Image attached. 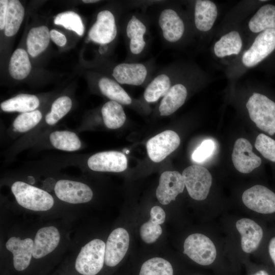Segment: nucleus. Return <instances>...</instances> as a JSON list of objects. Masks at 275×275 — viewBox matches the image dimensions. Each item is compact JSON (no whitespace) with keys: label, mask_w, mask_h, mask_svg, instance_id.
Returning <instances> with one entry per match:
<instances>
[{"label":"nucleus","mask_w":275,"mask_h":275,"mask_svg":"<svg viewBox=\"0 0 275 275\" xmlns=\"http://www.w3.org/2000/svg\"><path fill=\"white\" fill-rule=\"evenodd\" d=\"M147 20L139 14H131L124 20V37L129 56V62L141 57L147 49L145 36L148 31Z\"/></svg>","instance_id":"nucleus-1"},{"label":"nucleus","mask_w":275,"mask_h":275,"mask_svg":"<svg viewBox=\"0 0 275 275\" xmlns=\"http://www.w3.org/2000/svg\"><path fill=\"white\" fill-rule=\"evenodd\" d=\"M155 22L163 43L175 44L183 37L185 26L177 11L167 3L158 5L154 16Z\"/></svg>","instance_id":"nucleus-2"},{"label":"nucleus","mask_w":275,"mask_h":275,"mask_svg":"<svg viewBox=\"0 0 275 275\" xmlns=\"http://www.w3.org/2000/svg\"><path fill=\"white\" fill-rule=\"evenodd\" d=\"M246 106L257 127L270 135L275 134V102L267 96L254 93Z\"/></svg>","instance_id":"nucleus-3"},{"label":"nucleus","mask_w":275,"mask_h":275,"mask_svg":"<svg viewBox=\"0 0 275 275\" xmlns=\"http://www.w3.org/2000/svg\"><path fill=\"white\" fill-rule=\"evenodd\" d=\"M11 190L19 205L33 211H44L53 206L54 200L47 191L22 181H16Z\"/></svg>","instance_id":"nucleus-4"},{"label":"nucleus","mask_w":275,"mask_h":275,"mask_svg":"<svg viewBox=\"0 0 275 275\" xmlns=\"http://www.w3.org/2000/svg\"><path fill=\"white\" fill-rule=\"evenodd\" d=\"M105 243L94 239L84 245L75 261V268L82 275H96L102 268L104 262Z\"/></svg>","instance_id":"nucleus-5"},{"label":"nucleus","mask_w":275,"mask_h":275,"mask_svg":"<svg viewBox=\"0 0 275 275\" xmlns=\"http://www.w3.org/2000/svg\"><path fill=\"white\" fill-rule=\"evenodd\" d=\"M153 63L151 62H124L116 65L112 76L122 85L141 86L153 77Z\"/></svg>","instance_id":"nucleus-6"},{"label":"nucleus","mask_w":275,"mask_h":275,"mask_svg":"<svg viewBox=\"0 0 275 275\" xmlns=\"http://www.w3.org/2000/svg\"><path fill=\"white\" fill-rule=\"evenodd\" d=\"M183 248V253L200 265H209L216 257V250L213 242L200 233L189 235L184 241Z\"/></svg>","instance_id":"nucleus-7"},{"label":"nucleus","mask_w":275,"mask_h":275,"mask_svg":"<svg viewBox=\"0 0 275 275\" xmlns=\"http://www.w3.org/2000/svg\"><path fill=\"white\" fill-rule=\"evenodd\" d=\"M185 186L190 197L197 201L205 200L212 184V176L204 167L193 165L182 172Z\"/></svg>","instance_id":"nucleus-8"},{"label":"nucleus","mask_w":275,"mask_h":275,"mask_svg":"<svg viewBox=\"0 0 275 275\" xmlns=\"http://www.w3.org/2000/svg\"><path fill=\"white\" fill-rule=\"evenodd\" d=\"M275 49V30L261 32L256 37L250 48L242 57L243 64L247 67L256 66Z\"/></svg>","instance_id":"nucleus-9"},{"label":"nucleus","mask_w":275,"mask_h":275,"mask_svg":"<svg viewBox=\"0 0 275 275\" xmlns=\"http://www.w3.org/2000/svg\"><path fill=\"white\" fill-rule=\"evenodd\" d=\"M243 204L248 208L262 214L275 212V194L266 186L256 185L244 191Z\"/></svg>","instance_id":"nucleus-10"},{"label":"nucleus","mask_w":275,"mask_h":275,"mask_svg":"<svg viewBox=\"0 0 275 275\" xmlns=\"http://www.w3.org/2000/svg\"><path fill=\"white\" fill-rule=\"evenodd\" d=\"M118 29L116 18L109 10L100 11L96 20L90 28L88 39L101 45H107L116 38Z\"/></svg>","instance_id":"nucleus-11"},{"label":"nucleus","mask_w":275,"mask_h":275,"mask_svg":"<svg viewBox=\"0 0 275 275\" xmlns=\"http://www.w3.org/2000/svg\"><path fill=\"white\" fill-rule=\"evenodd\" d=\"M180 139L174 131H164L148 140L146 144L148 155L150 159L159 162L174 151L179 146Z\"/></svg>","instance_id":"nucleus-12"},{"label":"nucleus","mask_w":275,"mask_h":275,"mask_svg":"<svg viewBox=\"0 0 275 275\" xmlns=\"http://www.w3.org/2000/svg\"><path fill=\"white\" fill-rule=\"evenodd\" d=\"M54 192L60 200L71 204L88 202L93 197L92 190L87 184L66 179L56 183Z\"/></svg>","instance_id":"nucleus-13"},{"label":"nucleus","mask_w":275,"mask_h":275,"mask_svg":"<svg viewBox=\"0 0 275 275\" xmlns=\"http://www.w3.org/2000/svg\"><path fill=\"white\" fill-rule=\"evenodd\" d=\"M129 244V236L124 228L114 230L105 243L104 263L108 266L118 264L126 255Z\"/></svg>","instance_id":"nucleus-14"},{"label":"nucleus","mask_w":275,"mask_h":275,"mask_svg":"<svg viewBox=\"0 0 275 275\" xmlns=\"http://www.w3.org/2000/svg\"><path fill=\"white\" fill-rule=\"evenodd\" d=\"M252 149L251 143L245 139L239 138L235 141L232 160L234 167L239 172L248 174L261 165V158Z\"/></svg>","instance_id":"nucleus-15"},{"label":"nucleus","mask_w":275,"mask_h":275,"mask_svg":"<svg viewBox=\"0 0 275 275\" xmlns=\"http://www.w3.org/2000/svg\"><path fill=\"white\" fill-rule=\"evenodd\" d=\"M184 187L182 175L179 172L165 171L160 176L156 197L161 204L167 205L183 191Z\"/></svg>","instance_id":"nucleus-16"},{"label":"nucleus","mask_w":275,"mask_h":275,"mask_svg":"<svg viewBox=\"0 0 275 275\" xmlns=\"http://www.w3.org/2000/svg\"><path fill=\"white\" fill-rule=\"evenodd\" d=\"M89 168L94 171L121 172L127 167L125 155L118 151H109L97 153L88 160Z\"/></svg>","instance_id":"nucleus-17"},{"label":"nucleus","mask_w":275,"mask_h":275,"mask_svg":"<svg viewBox=\"0 0 275 275\" xmlns=\"http://www.w3.org/2000/svg\"><path fill=\"white\" fill-rule=\"evenodd\" d=\"M236 227L241 235V245L243 251L251 253L259 246L263 235L262 228L254 221L243 218L236 223Z\"/></svg>","instance_id":"nucleus-18"},{"label":"nucleus","mask_w":275,"mask_h":275,"mask_svg":"<svg viewBox=\"0 0 275 275\" xmlns=\"http://www.w3.org/2000/svg\"><path fill=\"white\" fill-rule=\"evenodd\" d=\"M34 241L29 238L21 239L11 237L6 243V249L13 254L15 269L22 271L30 265L33 257Z\"/></svg>","instance_id":"nucleus-19"},{"label":"nucleus","mask_w":275,"mask_h":275,"mask_svg":"<svg viewBox=\"0 0 275 275\" xmlns=\"http://www.w3.org/2000/svg\"><path fill=\"white\" fill-rule=\"evenodd\" d=\"M174 78L170 69L164 67L153 76L145 88L144 98L148 102H155L163 97L173 84Z\"/></svg>","instance_id":"nucleus-20"},{"label":"nucleus","mask_w":275,"mask_h":275,"mask_svg":"<svg viewBox=\"0 0 275 275\" xmlns=\"http://www.w3.org/2000/svg\"><path fill=\"white\" fill-rule=\"evenodd\" d=\"M60 240L59 230L54 226L40 229L34 238L33 257L40 259L52 252Z\"/></svg>","instance_id":"nucleus-21"},{"label":"nucleus","mask_w":275,"mask_h":275,"mask_svg":"<svg viewBox=\"0 0 275 275\" xmlns=\"http://www.w3.org/2000/svg\"><path fill=\"white\" fill-rule=\"evenodd\" d=\"M217 15L215 4L208 0H198L194 6V20L196 29L201 32L209 31Z\"/></svg>","instance_id":"nucleus-22"},{"label":"nucleus","mask_w":275,"mask_h":275,"mask_svg":"<svg viewBox=\"0 0 275 275\" xmlns=\"http://www.w3.org/2000/svg\"><path fill=\"white\" fill-rule=\"evenodd\" d=\"M187 95V88L183 84H174L162 97L158 110L162 116L175 113L184 103Z\"/></svg>","instance_id":"nucleus-23"},{"label":"nucleus","mask_w":275,"mask_h":275,"mask_svg":"<svg viewBox=\"0 0 275 275\" xmlns=\"http://www.w3.org/2000/svg\"><path fill=\"white\" fill-rule=\"evenodd\" d=\"M248 26L253 33L275 30V6L267 4L261 7L251 18Z\"/></svg>","instance_id":"nucleus-24"},{"label":"nucleus","mask_w":275,"mask_h":275,"mask_svg":"<svg viewBox=\"0 0 275 275\" xmlns=\"http://www.w3.org/2000/svg\"><path fill=\"white\" fill-rule=\"evenodd\" d=\"M40 102L34 95L21 94L1 103V109L6 112L28 113L35 111Z\"/></svg>","instance_id":"nucleus-25"},{"label":"nucleus","mask_w":275,"mask_h":275,"mask_svg":"<svg viewBox=\"0 0 275 275\" xmlns=\"http://www.w3.org/2000/svg\"><path fill=\"white\" fill-rule=\"evenodd\" d=\"M50 39V31L47 26L42 25L31 29L26 39L29 54L32 57L38 56L47 47Z\"/></svg>","instance_id":"nucleus-26"},{"label":"nucleus","mask_w":275,"mask_h":275,"mask_svg":"<svg viewBox=\"0 0 275 275\" xmlns=\"http://www.w3.org/2000/svg\"><path fill=\"white\" fill-rule=\"evenodd\" d=\"M98 85L101 93L111 100L124 105H129L132 103L129 94L115 80L102 77L99 78Z\"/></svg>","instance_id":"nucleus-27"},{"label":"nucleus","mask_w":275,"mask_h":275,"mask_svg":"<svg viewBox=\"0 0 275 275\" xmlns=\"http://www.w3.org/2000/svg\"><path fill=\"white\" fill-rule=\"evenodd\" d=\"M242 46V42L239 33L235 31H231L215 42L214 52L218 58L238 54Z\"/></svg>","instance_id":"nucleus-28"},{"label":"nucleus","mask_w":275,"mask_h":275,"mask_svg":"<svg viewBox=\"0 0 275 275\" xmlns=\"http://www.w3.org/2000/svg\"><path fill=\"white\" fill-rule=\"evenodd\" d=\"M24 14V8L19 1H8L5 28L6 36L11 37L17 33Z\"/></svg>","instance_id":"nucleus-29"},{"label":"nucleus","mask_w":275,"mask_h":275,"mask_svg":"<svg viewBox=\"0 0 275 275\" xmlns=\"http://www.w3.org/2000/svg\"><path fill=\"white\" fill-rule=\"evenodd\" d=\"M31 70V64L26 51L22 48L16 49L9 63L10 75L15 79H23L29 75Z\"/></svg>","instance_id":"nucleus-30"},{"label":"nucleus","mask_w":275,"mask_h":275,"mask_svg":"<svg viewBox=\"0 0 275 275\" xmlns=\"http://www.w3.org/2000/svg\"><path fill=\"white\" fill-rule=\"evenodd\" d=\"M101 114L105 126L109 129L121 127L126 120V115L121 104L110 100L102 107Z\"/></svg>","instance_id":"nucleus-31"},{"label":"nucleus","mask_w":275,"mask_h":275,"mask_svg":"<svg viewBox=\"0 0 275 275\" xmlns=\"http://www.w3.org/2000/svg\"><path fill=\"white\" fill-rule=\"evenodd\" d=\"M49 140L56 148L66 151H74L80 149L81 142L78 136L73 132L62 130L51 133Z\"/></svg>","instance_id":"nucleus-32"},{"label":"nucleus","mask_w":275,"mask_h":275,"mask_svg":"<svg viewBox=\"0 0 275 275\" xmlns=\"http://www.w3.org/2000/svg\"><path fill=\"white\" fill-rule=\"evenodd\" d=\"M139 275H173V269L167 260L154 257L143 264Z\"/></svg>","instance_id":"nucleus-33"},{"label":"nucleus","mask_w":275,"mask_h":275,"mask_svg":"<svg viewBox=\"0 0 275 275\" xmlns=\"http://www.w3.org/2000/svg\"><path fill=\"white\" fill-rule=\"evenodd\" d=\"M54 23L74 31L79 36H82L84 33V25L80 17L73 11H66L58 14L54 19Z\"/></svg>","instance_id":"nucleus-34"},{"label":"nucleus","mask_w":275,"mask_h":275,"mask_svg":"<svg viewBox=\"0 0 275 275\" xmlns=\"http://www.w3.org/2000/svg\"><path fill=\"white\" fill-rule=\"evenodd\" d=\"M72 101L66 96L57 98L52 104L51 111L45 117L47 124L53 125L64 117L71 109Z\"/></svg>","instance_id":"nucleus-35"},{"label":"nucleus","mask_w":275,"mask_h":275,"mask_svg":"<svg viewBox=\"0 0 275 275\" xmlns=\"http://www.w3.org/2000/svg\"><path fill=\"white\" fill-rule=\"evenodd\" d=\"M42 119V114L39 110L22 113L13 122L14 129L19 132H26L36 126Z\"/></svg>","instance_id":"nucleus-36"},{"label":"nucleus","mask_w":275,"mask_h":275,"mask_svg":"<svg viewBox=\"0 0 275 275\" xmlns=\"http://www.w3.org/2000/svg\"><path fill=\"white\" fill-rule=\"evenodd\" d=\"M255 147L264 158L275 162L274 140L264 133H260L256 139Z\"/></svg>","instance_id":"nucleus-37"},{"label":"nucleus","mask_w":275,"mask_h":275,"mask_svg":"<svg viewBox=\"0 0 275 275\" xmlns=\"http://www.w3.org/2000/svg\"><path fill=\"white\" fill-rule=\"evenodd\" d=\"M162 228L160 225L150 220L144 223L141 227L140 234L142 239L147 243L154 242L161 235Z\"/></svg>","instance_id":"nucleus-38"},{"label":"nucleus","mask_w":275,"mask_h":275,"mask_svg":"<svg viewBox=\"0 0 275 275\" xmlns=\"http://www.w3.org/2000/svg\"><path fill=\"white\" fill-rule=\"evenodd\" d=\"M215 149V144L211 140H206L194 151L192 159L196 162H202L210 157Z\"/></svg>","instance_id":"nucleus-39"},{"label":"nucleus","mask_w":275,"mask_h":275,"mask_svg":"<svg viewBox=\"0 0 275 275\" xmlns=\"http://www.w3.org/2000/svg\"><path fill=\"white\" fill-rule=\"evenodd\" d=\"M166 219V213L163 209L158 206L153 207L150 210V220L158 225L163 224Z\"/></svg>","instance_id":"nucleus-40"},{"label":"nucleus","mask_w":275,"mask_h":275,"mask_svg":"<svg viewBox=\"0 0 275 275\" xmlns=\"http://www.w3.org/2000/svg\"><path fill=\"white\" fill-rule=\"evenodd\" d=\"M50 38L59 46H64L67 42L65 36L56 30H51L50 31Z\"/></svg>","instance_id":"nucleus-41"},{"label":"nucleus","mask_w":275,"mask_h":275,"mask_svg":"<svg viewBox=\"0 0 275 275\" xmlns=\"http://www.w3.org/2000/svg\"><path fill=\"white\" fill-rule=\"evenodd\" d=\"M8 1H0V29L4 30L5 28L6 17L7 14Z\"/></svg>","instance_id":"nucleus-42"},{"label":"nucleus","mask_w":275,"mask_h":275,"mask_svg":"<svg viewBox=\"0 0 275 275\" xmlns=\"http://www.w3.org/2000/svg\"><path fill=\"white\" fill-rule=\"evenodd\" d=\"M268 251L270 257L275 266V237L272 238L270 240Z\"/></svg>","instance_id":"nucleus-43"},{"label":"nucleus","mask_w":275,"mask_h":275,"mask_svg":"<svg viewBox=\"0 0 275 275\" xmlns=\"http://www.w3.org/2000/svg\"><path fill=\"white\" fill-rule=\"evenodd\" d=\"M107 50V45H100L99 47V51L101 54H103L105 52H106Z\"/></svg>","instance_id":"nucleus-44"},{"label":"nucleus","mask_w":275,"mask_h":275,"mask_svg":"<svg viewBox=\"0 0 275 275\" xmlns=\"http://www.w3.org/2000/svg\"><path fill=\"white\" fill-rule=\"evenodd\" d=\"M252 275H269L268 273L264 270H260L255 273L254 274H253Z\"/></svg>","instance_id":"nucleus-45"},{"label":"nucleus","mask_w":275,"mask_h":275,"mask_svg":"<svg viewBox=\"0 0 275 275\" xmlns=\"http://www.w3.org/2000/svg\"><path fill=\"white\" fill-rule=\"evenodd\" d=\"M82 2L84 3L92 4V3H97V2H99V1H97V0H83Z\"/></svg>","instance_id":"nucleus-46"},{"label":"nucleus","mask_w":275,"mask_h":275,"mask_svg":"<svg viewBox=\"0 0 275 275\" xmlns=\"http://www.w3.org/2000/svg\"><path fill=\"white\" fill-rule=\"evenodd\" d=\"M126 152L127 154H128V153L129 152V150H127Z\"/></svg>","instance_id":"nucleus-47"}]
</instances>
